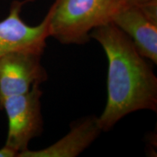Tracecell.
I'll return each instance as SVG.
<instances>
[{"instance_id":"cell-1","label":"cell","mask_w":157,"mask_h":157,"mask_svg":"<svg viewBox=\"0 0 157 157\" xmlns=\"http://www.w3.org/2000/svg\"><path fill=\"white\" fill-rule=\"evenodd\" d=\"M90 36L101 45L109 62L106 105L98 118L102 131L135 111L156 112L157 78L131 39L112 22L94 29Z\"/></svg>"},{"instance_id":"cell-2","label":"cell","mask_w":157,"mask_h":157,"mask_svg":"<svg viewBox=\"0 0 157 157\" xmlns=\"http://www.w3.org/2000/svg\"><path fill=\"white\" fill-rule=\"evenodd\" d=\"M125 0H56L51 5L50 34L63 44H85L90 33L111 22Z\"/></svg>"},{"instance_id":"cell-3","label":"cell","mask_w":157,"mask_h":157,"mask_svg":"<svg viewBox=\"0 0 157 157\" xmlns=\"http://www.w3.org/2000/svg\"><path fill=\"white\" fill-rule=\"evenodd\" d=\"M42 94L39 84H34L26 93L7 98L2 105L8 119L5 145L15 149L18 154L27 150L31 139L43 131L40 101Z\"/></svg>"},{"instance_id":"cell-4","label":"cell","mask_w":157,"mask_h":157,"mask_svg":"<svg viewBox=\"0 0 157 157\" xmlns=\"http://www.w3.org/2000/svg\"><path fill=\"white\" fill-rule=\"evenodd\" d=\"M31 0L14 1L8 16L0 21V58L12 52H29L42 56L50 34L52 7L39 25L31 26L21 17L22 7Z\"/></svg>"},{"instance_id":"cell-5","label":"cell","mask_w":157,"mask_h":157,"mask_svg":"<svg viewBox=\"0 0 157 157\" xmlns=\"http://www.w3.org/2000/svg\"><path fill=\"white\" fill-rule=\"evenodd\" d=\"M40 55L12 52L0 58V109L7 98L29 92L48 79Z\"/></svg>"},{"instance_id":"cell-6","label":"cell","mask_w":157,"mask_h":157,"mask_svg":"<svg viewBox=\"0 0 157 157\" xmlns=\"http://www.w3.org/2000/svg\"><path fill=\"white\" fill-rule=\"evenodd\" d=\"M131 39L137 52L157 63V24L151 21L137 5H127L111 21Z\"/></svg>"},{"instance_id":"cell-7","label":"cell","mask_w":157,"mask_h":157,"mask_svg":"<svg viewBox=\"0 0 157 157\" xmlns=\"http://www.w3.org/2000/svg\"><path fill=\"white\" fill-rule=\"evenodd\" d=\"M103 132L98 118L90 116L71 126V130L56 143L38 151L29 149L20 153V157H75L87 148Z\"/></svg>"},{"instance_id":"cell-8","label":"cell","mask_w":157,"mask_h":157,"mask_svg":"<svg viewBox=\"0 0 157 157\" xmlns=\"http://www.w3.org/2000/svg\"><path fill=\"white\" fill-rule=\"evenodd\" d=\"M137 6L151 21L157 24V0H151Z\"/></svg>"},{"instance_id":"cell-9","label":"cell","mask_w":157,"mask_h":157,"mask_svg":"<svg viewBox=\"0 0 157 157\" xmlns=\"http://www.w3.org/2000/svg\"><path fill=\"white\" fill-rule=\"evenodd\" d=\"M18 156V152L10 146H5L0 148V157H14Z\"/></svg>"},{"instance_id":"cell-10","label":"cell","mask_w":157,"mask_h":157,"mask_svg":"<svg viewBox=\"0 0 157 157\" xmlns=\"http://www.w3.org/2000/svg\"><path fill=\"white\" fill-rule=\"evenodd\" d=\"M126 2L128 5H142L143 3H146L147 2L151 1V0H125Z\"/></svg>"}]
</instances>
